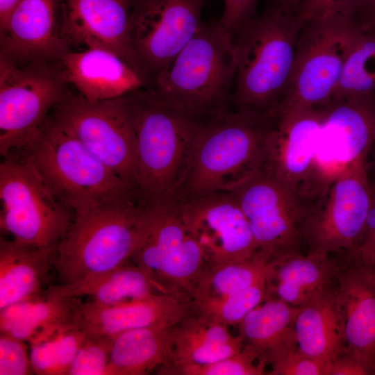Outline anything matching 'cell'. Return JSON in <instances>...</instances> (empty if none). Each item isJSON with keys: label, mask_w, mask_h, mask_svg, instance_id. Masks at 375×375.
Returning a JSON list of instances; mask_svg holds the SVG:
<instances>
[{"label": "cell", "mask_w": 375, "mask_h": 375, "mask_svg": "<svg viewBox=\"0 0 375 375\" xmlns=\"http://www.w3.org/2000/svg\"><path fill=\"white\" fill-rule=\"evenodd\" d=\"M178 201L185 226L208 269L242 261L256 253L248 222L231 192Z\"/></svg>", "instance_id": "16"}, {"label": "cell", "mask_w": 375, "mask_h": 375, "mask_svg": "<svg viewBox=\"0 0 375 375\" xmlns=\"http://www.w3.org/2000/svg\"><path fill=\"white\" fill-rule=\"evenodd\" d=\"M22 151L56 198L74 213L106 205L144 201L49 116Z\"/></svg>", "instance_id": "5"}, {"label": "cell", "mask_w": 375, "mask_h": 375, "mask_svg": "<svg viewBox=\"0 0 375 375\" xmlns=\"http://www.w3.org/2000/svg\"><path fill=\"white\" fill-rule=\"evenodd\" d=\"M49 116L138 193L135 134L124 96L90 101L68 90Z\"/></svg>", "instance_id": "11"}, {"label": "cell", "mask_w": 375, "mask_h": 375, "mask_svg": "<svg viewBox=\"0 0 375 375\" xmlns=\"http://www.w3.org/2000/svg\"><path fill=\"white\" fill-rule=\"evenodd\" d=\"M375 14V0H365L358 15Z\"/></svg>", "instance_id": "47"}, {"label": "cell", "mask_w": 375, "mask_h": 375, "mask_svg": "<svg viewBox=\"0 0 375 375\" xmlns=\"http://www.w3.org/2000/svg\"><path fill=\"white\" fill-rule=\"evenodd\" d=\"M299 310L269 297L238 324L239 335L260 361L271 364L297 347L294 320Z\"/></svg>", "instance_id": "26"}, {"label": "cell", "mask_w": 375, "mask_h": 375, "mask_svg": "<svg viewBox=\"0 0 375 375\" xmlns=\"http://www.w3.org/2000/svg\"><path fill=\"white\" fill-rule=\"evenodd\" d=\"M277 119L228 110L203 122L177 201L233 190L263 165Z\"/></svg>", "instance_id": "4"}, {"label": "cell", "mask_w": 375, "mask_h": 375, "mask_svg": "<svg viewBox=\"0 0 375 375\" xmlns=\"http://www.w3.org/2000/svg\"><path fill=\"white\" fill-rule=\"evenodd\" d=\"M224 9L217 22L222 30L233 40L235 33L255 16L258 0H223Z\"/></svg>", "instance_id": "39"}, {"label": "cell", "mask_w": 375, "mask_h": 375, "mask_svg": "<svg viewBox=\"0 0 375 375\" xmlns=\"http://www.w3.org/2000/svg\"><path fill=\"white\" fill-rule=\"evenodd\" d=\"M268 281H262L225 298L194 307L227 326H238L253 309L269 297Z\"/></svg>", "instance_id": "34"}, {"label": "cell", "mask_w": 375, "mask_h": 375, "mask_svg": "<svg viewBox=\"0 0 375 375\" xmlns=\"http://www.w3.org/2000/svg\"><path fill=\"white\" fill-rule=\"evenodd\" d=\"M45 292L62 298L87 297L89 301L107 306L162 293L141 268L130 262L70 283L50 285Z\"/></svg>", "instance_id": "29"}, {"label": "cell", "mask_w": 375, "mask_h": 375, "mask_svg": "<svg viewBox=\"0 0 375 375\" xmlns=\"http://www.w3.org/2000/svg\"><path fill=\"white\" fill-rule=\"evenodd\" d=\"M0 165V227L12 239L30 246L55 248L72 221L22 151L3 157Z\"/></svg>", "instance_id": "9"}, {"label": "cell", "mask_w": 375, "mask_h": 375, "mask_svg": "<svg viewBox=\"0 0 375 375\" xmlns=\"http://www.w3.org/2000/svg\"><path fill=\"white\" fill-rule=\"evenodd\" d=\"M371 186L372 201L366 220L363 235L349 256L359 262L370 266L375 259V186Z\"/></svg>", "instance_id": "40"}, {"label": "cell", "mask_w": 375, "mask_h": 375, "mask_svg": "<svg viewBox=\"0 0 375 375\" xmlns=\"http://www.w3.org/2000/svg\"><path fill=\"white\" fill-rule=\"evenodd\" d=\"M294 331L299 351L326 366L344 353L334 288H326L299 307Z\"/></svg>", "instance_id": "27"}, {"label": "cell", "mask_w": 375, "mask_h": 375, "mask_svg": "<svg viewBox=\"0 0 375 375\" xmlns=\"http://www.w3.org/2000/svg\"><path fill=\"white\" fill-rule=\"evenodd\" d=\"M335 263L328 256L296 253L275 260L268 276L269 296L301 307L329 288L337 274Z\"/></svg>", "instance_id": "28"}, {"label": "cell", "mask_w": 375, "mask_h": 375, "mask_svg": "<svg viewBox=\"0 0 375 375\" xmlns=\"http://www.w3.org/2000/svg\"><path fill=\"white\" fill-rule=\"evenodd\" d=\"M86 333L79 327L59 331L31 344L30 360L39 375H67Z\"/></svg>", "instance_id": "33"}, {"label": "cell", "mask_w": 375, "mask_h": 375, "mask_svg": "<svg viewBox=\"0 0 375 375\" xmlns=\"http://www.w3.org/2000/svg\"><path fill=\"white\" fill-rule=\"evenodd\" d=\"M228 326L193 310L171 328L169 362L159 368L181 365H203L221 360L241 351L242 338L232 335Z\"/></svg>", "instance_id": "24"}, {"label": "cell", "mask_w": 375, "mask_h": 375, "mask_svg": "<svg viewBox=\"0 0 375 375\" xmlns=\"http://www.w3.org/2000/svg\"><path fill=\"white\" fill-rule=\"evenodd\" d=\"M271 365L269 375H326V365L299 351L297 347Z\"/></svg>", "instance_id": "38"}, {"label": "cell", "mask_w": 375, "mask_h": 375, "mask_svg": "<svg viewBox=\"0 0 375 375\" xmlns=\"http://www.w3.org/2000/svg\"><path fill=\"white\" fill-rule=\"evenodd\" d=\"M375 93V35L362 32L344 62L331 101Z\"/></svg>", "instance_id": "32"}, {"label": "cell", "mask_w": 375, "mask_h": 375, "mask_svg": "<svg viewBox=\"0 0 375 375\" xmlns=\"http://www.w3.org/2000/svg\"><path fill=\"white\" fill-rule=\"evenodd\" d=\"M357 17L364 31L375 35V14L358 15Z\"/></svg>", "instance_id": "45"}, {"label": "cell", "mask_w": 375, "mask_h": 375, "mask_svg": "<svg viewBox=\"0 0 375 375\" xmlns=\"http://www.w3.org/2000/svg\"><path fill=\"white\" fill-rule=\"evenodd\" d=\"M235 72L233 40L217 23L203 22L145 88L203 122L228 110Z\"/></svg>", "instance_id": "3"}, {"label": "cell", "mask_w": 375, "mask_h": 375, "mask_svg": "<svg viewBox=\"0 0 375 375\" xmlns=\"http://www.w3.org/2000/svg\"><path fill=\"white\" fill-rule=\"evenodd\" d=\"M206 1H134L131 45L138 67L149 82L197 33L203 23L201 12Z\"/></svg>", "instance_id": "15"}, {"label": "cell", "mask_w": 375, "mask_h": 375, "mask_svg": "<svg viewBox=\"0 0 375 375\" xmlns=\"http://www.w3.org/2000/svg\"><path fill=\"white\" fill-rule=\"evenodd\" d=\"M231 192L248 222L256 253L273 261L300 253L308 212L263 165Z\"/></svg>", "instance_id": "14"}, {"label": "cell", "mask_w": 375, "mask_h": 375, "mask_svg": "<svg viewBox=\"0 0 375 375\" xmlns=\"http://www.w3.org/2000/svg\"><path fill=\"white\" fill-rule=\"evenodd\" d=\"M335 278L334 292L344 353L362 362L375 374V272L350 257L344 268L338 269Z\"/></svg>", "instance_id": "20"}, {"label": "cell", "mask_w": 375, "mask_h": 375, "mask_svg": "<svg viewBox=\"0 0 375 375\" xmlns=\"http://www.w3.org/2000/svg\"><path fill=\"white\" fill-rule=\"evenodd\" d=\"M22 0H0V30L6 25L11 12Z\"/></svg>", "instance_id": "43"}, {"label": "cell", "mask_w": 375, "mask_h": 375, "mask_svg": "<svg viewBox=\"0 0 375 375\" xmlns=\"http://www.w3.org/2000/svg\"><path fill=\"white\" fill-rule=\"evenodd\" d=\"M374 95H375V94H374Z\"/></svg>", "instance_id": "49"}, {"label": "cell", "mask_w": 375, "mask_h": 375, "mask_svg": "<svg viewBox=\"0 0 375 375\" xmlns=\"http://www.w3.org/2000/svg\"><path fill=\"white\" fill-rule=\"evenodd\" d=\"M266 364L256 352L244 344L238 353L221 360L203 365H171L156 372L164 375H262L266 374Z\"/></svg>", "instance_id": "35"}, {"label": "cell", "mask_w": 375, "mask_h": 375, "mask_svg": "<svg viewBox=\"0 0 375 375\" xmlns=\"http://www.w3.org/2000/svg\"><path fill=\"white\" fill-rule=\"evenodd\" d=\"M58 62L68 85L90 101L119 98L149 83L138 69L104 49L70 50Z\"/></svg>", "instance_id": "22"}, {"label": "cell", "mask_w": 375, "mask_h": 375, "mask_svg": "<svg viewBox=\"0 0 375 375\" xmlns=\"http://www.w3.org/2000/svg\"><path fill=\"white\" fill-rule=\"evenodd\" d=\"M55 248L0 239V310L40 294L54 267Z\"/></svg>", "instance_id": "25"}, {"label": "cell", "mask_w": 375, "mask_h": 375, "mask_svg": "<svg viewBox=\"0 0 375 375\" xmlns=\"http://www.w3.org/2000/svg\"><path fill=\"white\" fill-rule=\"evenodd\" d=\"M171 328L154 325L114 338L110 353L112 375H144L166 365L171 356Z\"/></svg>", "instance_id": "30"}, {"label": "cell", "mask_w": 375, "mask_h": 375, "mask_svg": "<svg viewBox=\"0 0 375 375\" xmlns=\"http://www.w3.org/2000/svg\"><path fill=\"white\" fill-rule=\"evenodd\" d=\"M134 1L64 0L62 30L70 47L109 50L140 71L131 41Z\"/></svg>", "instance_id": "18"}, {"label": "cell", "mask_w": 375, "mask_h": 375, "mask_svg": "<svg viewBox=\"0 0 375 375\" xmlns=\"http://www.w3.org/2000/svg\"><path fill=\"white\" fill-rule=\"evenodd\" d=\"M372 371L356 358L342 353L326 366V375H368Z\"/></svg>", "instance_id": "41"}, {"label": "cell", "mask_w": 375, "mask_h": 375, "mask_svg": "<svg viewBox=\"0 0 375 375\" xmlns=\"http://www.w3.org/2000/svg\"><path fill=\"white\" fill-rule=\"evenodd\" d=\"M194 310L192 299L185 294L156 293L138 300L116 305L82 302L80 327L88 335L113 339L118 335L143 327L174 326Z\"/></svg>", "instance_id": "21"}, {"label": "cell", "mask_w": 375, "mask_h": 375, "mask_svg": "<svg viewBox=\"0 0 375 375\" xmlns=\"http://www.w3.org/2000/svg\"><path fill=\"white\" fill-rule=\"evenodd\" d=\"M366 169L369 183L375 185V142L367 154Z\"/></svg>", "instance_id": "44"}, {"label": "cell", "mask_w": 375, "mask_h": 375, "mask_svg": "<svg viewBox=\"0 0 375 375\" xmlns=\"http://www.w3.org/2000/svg\"><path fill=\"white\" fill-rule=\"evenodd\" d=\"M347 12L357 15L365 0H323Z\"/></svg>", "instance_id": "42"}, {"label": "cell", "mask_w": 375, "mask_h": 375, "mask_svg": "<svg viewBox=\"0 0 375 375\" xmlns=\"http://www.w3.org/2000/svg\"><path fill=\"white\" fill-rule=\"evenodd\" d=\"M322 120V108H296L283 112L271 133L263 163L308 214L331 185L318 160Z\"/></svg>", "instance_id": "12"}, {"label": "cell", "mask_w": 375, "mask_h": 375, "mask_svg": "<svg viewBox=\"0 0 375 375\" xmlns=\"http://www.w3.org/2000/svg\"><path fill=\"white\" fill-rule=\"evenodd\" d=\"M362 32L357 15L319 0L298 38L281 113L290 108H320L331 102L346 58Z\"/></svg>", "instance_id": "6"}, {"label": "cell", "mask_w": 375, "mask_h": 375, "mask_svg": "<svg viewBox=\"0 0 375 375\" xmlns=\"http://www.w3.org/2000/svg\"><path fill=\"white\" fill-rule=\"evenodd\" d=\"M63 19L64 0H22L0 30V58L19 65L58 62L71 50Z\"/></svg>", "instance_id": "17"}, {"label": "cell", "mask_w": 375, "mask_h": 375, "mask_svg": "<svg viewBox=\"0 0 375 375\" xmlns=\"http://www.w3.org/2000/svg\"><path fill=\"white\" fill-rule=\"evenodd\" d=\"M81 298H62L45 291L0 310V333L29 344L69 328L80 327Z\"/></svg>", "instance_id": "23"}, {"label": "cell", "mask_w": 375, "mask_h": 375, "mask_svg": "<svg viewBox=\"0 0 375 375\" xmlns=\"http://www.w3.org/2000/svg\"><path fill=\"white\" fill-rule=\"evenodd\" d=\"M149 204L120 203L74 213L56 247L59 283H70L129 262L142 216Z\"/></svg>", "instance_id": "7"}, {"label": "cell", "mask_w": 375, "mask_h": 375, "mask_svg": "<svg viewBox=\"0 0 375 375\" xmlns=\"http://www.w3.org/2000/svg\"><path fill=\"white\" fill-rule=\"evenodd\" d=\"M318 3L307 0L292 11L272 5L235 33L233 110L266 118L281 115L289 92L300 32Z\"/></svg>", "instance_id": "1"}, {"label": "cell", "mask_w": 375, "mask_h": 375, "mask_svg": "<svg viewBox=\"0 0 375 375\" xmlns=\"http://www.w3.org/2000/svg\"><path fill=\"white\" fill-rule=\"evenodd\" d=\"M124 98L135 134L140 196L149 204L177 201L202 122L170 106L145 88Z\"/></svg>", "instance_id": "2"}, {"label": "cell", "mask_w": 375, "mask_h": 375, "mask_svg": "<svg viewBox=\"0 0 375 375\" xmlns=\"http://www.w3.org/2000/svg\"><path fill=\"white\" fill-rule=\"evenodd\" d=\"M369 267H370L374 271V272H375V259L374 260V261H373V262L372 263V265H371L370 266H369Z\"/></svg>", "instance_id": "48"}, {"label": "cell", "mask_w": 375, "mask_h": 375, "mask_svg": "<svg viewBox=\"0 0 375 375\" xmlns=\"http://www.w3.org/2000/svg\"><path fill=\"white\" fill-rule=\"evenodd\" d=\"M33 372L25 341L0 334V375H28Z\"/></svg>", "instance_id": "37"}, {"label": "cell", "mask_w": 375, "mask_h": 375, "mask_svg": "<svg viewBox=\"0 0 375 375\" xmlns=\"http://www.w3.org/2000/svg\"><path fill=\"white\" fill-rule=\"evenodd\" d=\"M374 94L331 101L322 108L319 159L328 172L339 174L367 156L375 142Z\"/></svg>", "instance_id": "19"}, {"label": "cell", "mask_w": 375, "mask_h": 375, "mask_svg": "<svg viewBox=\"0 0 375 375\" xmlns=\"http://www.w3.org/2000/svg\"><path fill=\"white\" fill-rule=\"evenodd\" d=\"M58 62L0 58V153L26 148L68 91Z\"/></svg>", "instance_id": "10"}, {"label": "cell", "mask_w": 375, "mask_h": 375, "mask_svg": "<svg viewBox=\"0 0 375 375\" xmlns=\"http://www.w3.org/2000/svg\"><path fill=\"white\" fill-rule=\"evenodd\" d=\"M307 0H274L272 6L285 10L291 11L299 8Z\"/></svg>", "instance_id": "46"}, {"label": "cell", "mask_w": 375, "mask_h": 375, "mask_svg": "<svg viewBox=\"0 0 375 375\" xmlns=\"http://www.w3.org/2000/svg\"><path fill=\"white\" fill-rule=\"evenodd\" d=\"M112 339L86 334L67 375H112L110 353Z\"/></svg>", "instance_id": "36"}, {"label": "cell", "mask_w": 375, "mask_h": 375, "mask_svg": "<svg viewBox=\"0 0 375 375\" xmlns=\"http://www.w3.org/2000/svg\"><path fill=\"white\" fill-rule=\"evenodd\" d=\"M129 262L141 268L160 292L190 298L208 269L176 200L147 207Z\"/></svg>", "instance_id": "8"}, {"label": "cell", "mask_w": 375, "mask_h": 375, "mask_svg": "<svg viewBox=\"0 0 375 375\" xmlns=\"http://www.w3.org/2000/svg\"><path fill=\"white\" fill-rule=\"evenodd\" d=\"M367 157L349 163L308 215L303 227L307 253L349 254L358 244L372 201Z\"/></svg>", "instance_id": "13"}, {"label": "cell", "mask_w": 375, "mask_h": 375, "mask_svg": "<svg viewBox=\"0 0 375 375\" xmlns=\"http://www.w3.org/2000/svg\"><path fill=\"white\" fill-rule=\"evenodd\" d=\"M274 261L255 253L242 261L208 269L192 293L193 307L225 298L267 280Z\"/></svg>", "instance_id": "31"}]
</instances>
